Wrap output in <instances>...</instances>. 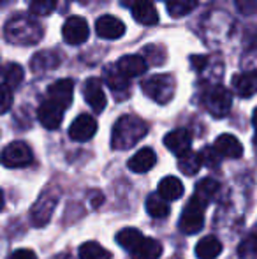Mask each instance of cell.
Returning a JSON list of instances; mask_svg holds the SVG:
<instances>
[{"mask_svg": "<svg viewBox=\"0 0 257 259\" xmlns=\"http://www.w3.org/2000/svg\"><path fill=\"white\" fill-rule=\"evenodd\" d=\"M11 106H13V89L4 83L0 85V115L9 111Z\"/></svg>", "mask_w": 257, "mask_h": 259, "instance_id": "34", "label": "cell"}, {"mask_svg": "<svg viewBox=\"0 0 257 259\" xmlns=\"http://www.w3.org/2000/svg\"><path fill=\"white\" fill-rule=\"evenodd\" d=\"M2 76H4V83H6L7 87H11V89H16V87L21 85V81H23V67L18 64H7L6 67H4L2 71Z\"/></svg>", "mask_w": 257, "mask_h": 259, "instance_id": "31", "label": "cell"}, {"mask_svg": "<svg viewBox=\"0 0 257 259\" xmlns=\"http://www.w3.org/2000/svg\"><path fill=\"white\" fill-rule=\"evenodd\" d=\"M155 162H157L155 152L150 147H144L129 159V169L134 173H148L155 166Z\"/></svg>", "mask_w": 257, "mask_h": 259, "instance_id": "18", "label": "cell"}, {"mask_svg": "<svg viewBox=\"0 0 257 259\" xmlns=\"http://www.w3.org/2000/svg\"><path fill=\"white\" fill-rule=\"evenodd\" d=\"M199 155H201V160H202V166H208V167H217L220 162V154L215 150V147H204L201 152H199Z\"/></svg>", "mask_w": 257, "mask_h": 259, "instance_id": "33", "label": "cell"}, {"mask_svg": "<svg viewBox=\"0 0 257 259\" xmlns=\"http://www.w3.org/2000/svg\"><path fill=\"white\" fill-rule=\"evenodd\" d=\"M146 211L153 219H164L169 215L171 208H169V201H166L161 194H150L146 198Z\"/></svg>", "mask_w": 257, "mask_h": 259, "instance_id": "26", "label": "cell"}, {"mask_svg": "<svg viewBox=\"0 0 257 259\" xmlns=\"http://www.w3.org/2000/svg\"><path fill=\"white\" fill-rule=\"evenodd\" d=\"M148 133V125L136 115H124L117 120L111 133V147L115 150H129L136 147Z\"/></svg>", "mask_w": 257, "mask_h": 259, "instance_id": "2", "label": "cell"}, {"mask_svg": "<svg viewBox=\"0 0 257 259\" xmlns=\"http://www.w3.org/2000/svg\"><path fill=\"white\" fill-rule=\"evenodd\" d=\"M219 182L215 180V178H202L201 182H199L197 185H195V194L194 198L197 199V201H201L202 205H208L210 201H212L213 198L217 196V192H219Z\"/></svg>", "mask_w": 257, "mask_h": 259, "instance_id": "24", "label": "cell"}, {"mask_svg": "<svg viewBox=\"0 0 257 259\" xmlns=\"http://www.w3.org/2000/svg\"><path fill=\"white\" fill-rule=\"evenodd\" d=\"M130 13H132L134 20H136L137 23L146 25V27L157 25V21H159L157 9H155L151 0H134L132 6H130Z\"/></svg>", "mask_w": 257, "mask_h": 259, "instance_id": "14", "label": "cell"}, {"mask_svg": "<svg viewBox=\"0 0 257 259\" xmlns=\"http://www.w3.org/2000/svg\"><path fill=\"white\" fill-rule=\"evenodd\" d=\"M204 205L197 201L195 198L187 203L185 210H183L182 217H180V229L185 235H195L202 229L204 226Z\"/></svg>", "mask_w": 257, "mask_h": 259, "instance_id": "5", "label": "cell"}, {"mask_svg": "<svg viewBox=\"0 0 257 259\" xmlns=\"http://www.w3.org/2000/svg\"><path fill=\"white\" fill-rule=\"evenodd\" d=\"M72 94H74V81L72 79H59V81L52 83L48 87L46 97L52 101H55L57 104H60L62 108L67 109L72 103Z\"/></svg>", "mask_w": 257, "mask_h": 259, "instance_id": "13", "label": "cell"}, {"mask_svg": "<svg viewBox=\"0 0 257 259\" xmlns=\"http://www.w3.org/2000/svg\"><path fill=\"white\" fill-rule=\"evenodd\" d=\"M95 32L99 37L108 39V41H115V39H120L125 34V25L117 16L104 14V16H100L95 21Z\"/></svg>", "mask_w": 257, "mask_h": 259, "instance_id": "12", "label": "cell"}, {"mask_svg": "<svg viewBox=\"0 0 257 259\" xmlns=\"http://www.w3.org/2000/svg\"><path fill=\"white\" fill-rule=\"evenodd\" d=\"M143 92L159 104H168L175 97L176 81L171 74H153L143 81Z\"/></svg>", "mask_w": 257, "mask_h": 259, "instance_id": "3", "label": "cell"}, {"mask_svg": "<svg viewBox=\"0 0 257 259\" xmlns=\"http://www.w3.org/2000/svg\"><path fill=\"white\" fill-rule=\"evenodd\" d=\"M62 62L59 52H53V50H44V52H39L32 57L30 60V69L34 72H48L57 69Z\"/></svg>", "mask_w": 257, "mask_h": 259, "instance_id": "17", "label": "cell"}, {"mask_svg": "<svg viewBox=\"0 0 257 259\" xmlns=\"http://www.w3.org/2000/svg\"><path fill=\"white\" fill-rule=\"evenodd\" d=\"M222 252V243L217 236H204L195 245V256L199 259H215Z\"/></svg>", "mask_w": 257, "mask_h": 259, "instance_id": "23", "label": "cell"}, {"mask_svg": "<svg viewBox=\"0 0 257 259\" xmlns=\"http://www.w3.org/2000/svg\"><path fill=\"white\" fill-rule=\"evenodd\" d=\"M83 96L90 108L95 113H102L106 108V94L102 90V83L97 78H88L83 85Z\"/></svg>", "mask_w": 257, "mask_h": 259, "instance_id": "11", "label": "cell"}, {"mask_svg": "<svg viewBox=\"0 0 257 259\" xmlns=\"http://www.w3.org/2000/svg\"><path fill=\"white\" fill-rule=\"evenodd\" d=\"M201 166H202L201 155L195 154L192 150L185 152V154L180 155V159H178V169L182 171L183 175H187V177L197 175V171L201 169Z\"/></svg>", "mask_w": 257, "mask_h": 259, "instance_id": "27", "label": "cell"}, {"mask_svg": "<svg viewBox=\"0 0 257 259\" xmlns=\"http://www.w3.org/2000/svg\"><path fill=\"white\" fill-rule=\"evenodd\" d=\"M11 2H14V0H0V6L6 7V6H9Z\"/></svg>", "mask_w": 257, "mask_h": 259, "instance_id": "40", "label": "cell"}, {"mask_svg": "<svg viewBox=\"0 0 257 259\" xmlns=\"http://www.w3.org/2000/svg\"><path fill=\"white\" fill-rule=\"evenodd\" d=\"M190 62H192V65L197 69V71H201V69L206 65V57H192L190 58Z\"/></svg>", "mask_w": 257, "mask_h": 259, "instance_id": "37", "label": "cell"}, {"mask_svg": "<svg viewBox=\"0 0 257 259\" xmlns=\"http://www.w3.org/2000/svg\"><path fill=\"white\" fill-rule=\"evenodd\" d=\"M164 145L173 152L175 155H183L185 152L190 150V145H192V136L187 129H175L171 133L166 134Z\"/></svg>", "mask_w": 257, "mask_h": 259, "instance_id": "15", "label": "cell"}, {"mask_svg": "<svg viewBox=\"0 0 257 259\" xmlns=\"http://www.w3.org/2000/svg\"><path fill=\"white\" fill-rule=\"evenodd\" d=\"M197 7V0H166V9L173 18H183Z\"/></svg>", "mask_w": 257, "mask_h": 259, "instance_id": "29", "label": "cell"}, {"mask_svg": "<svg viewBox=\"0 0 257 259\" xmlns=\"http://www.w3.org/2000/svg\"><path fill=\"white\" fill-rule=\"evenodd\" d=\"M97 133V120L92 115H83L76 116L74 122L69 127V138L74 141H88L95 136Z\"/></svg>", "mask_w": 257, "mask_h": 259, "instance_id": "10", "label": "cell"}, {"mask_svg": "<svg viewBox=\"0 0 257 259\" xmlns=\"http://www.w3.org/2000/svg\"><path fill=\"white\" fill-rule=\"evenodd\" d=\"M233 89L240 97H252L257 94V71L236 74L233 78Z\"/></svg>", "mask_w": 257, "mask_h": 259, "instance_id": "20", "label": "cell"}, {"mask_svg": "<svg viewBox=\"0 0 257 259\" xmlns=\"http://www.w3.org/2000/svg\"><path fill=\"white\" fill-rule=\"evenodd\" d=\"M9 259H37V254L30 249H18L11 254Z\"/></svg>", "mask_w": 257, "mask_h": 259, "instance_id": "36", "label": "cell"}, {"mask_svg": "<svg viewBox=\"0 0 257 259\" xmlns=\"http://www.w3.org/2000/svg\"><path fill=\"white\" fill-rule=\"evenodd\" d=\"M57 0H30V14L34 16H48L55 11Z\"/></svg>", "mask_w": 257, "mask_h": 259, "instance_id": "32", "label": "cell"}, {"mask_svg": "<svg viewBox=\"0 0 257 259\" xmlns=\"http://www.w3.org/2000/svg\"><path fill=\"white\" fill-rule=\"evenodd\" d=\"M254 147H255V150H257V131H255V138H254Z\"/></svg>", "mask_w": 257, "mask_h": 259, "instance_id": "41", "label": "cell"}, {"mask_svg": "<svg viewBox=\"0 0 257 259\" xmlns=\"http://www.w3.org/2000/svg\"><path fill=\"white\" fill-rule=\"evenodd\" d=\"M213 147L220 154V157H226V159H240L243 155V145L233 134L219 136L215 140V143H213Z\"/></svg>", "mask_w": 257, "mask_h": 259, "instance_id": "16", "label": "cell"}, {"mask_svg": "<svg viewBox=\"0 0 257 259\" xmlns=\"http://www.w3.org/2000/svg\"><path fill=\"white\" fill-rule=\"evenodd\" d=\"M157 191L166 201H176V199H180L183 196L185 189H183V184L176 177H166L159 182Z\"/></svg>", "mask_w": 257, "mask_h": 259, "instance_id": "22", "label": "cell"}, {"mask_svg": "<svg viewBox=\"0 0 257 259\" xmlns=\"http://www.w3.org/2000/svg\"><path fill=\"white\" fill-rule=\"evenodd\" d=\"M143 238H144V236H143V233H141L139 229L125 228V229H122V231H118L117 243L122 247V249H125V250H129V252H130V250H132Z\"/></svg>", "mask_w": 257, "mask_h": 259, "instance_id": "28", "label": "cell"}, {"mask_svg": "<svg viewBox=\"0 0 257 259\" xmlns=\"http://www.w3.org/2000/svg\"><path fill=\"white\" fill-rule=\"evenodd\" d=\"M32 160H34V154L25 141H13L0 154V162L6 167H25Z\"/></svg>", "mask_w": 257, "mask_h": 259, "instance_id": "6", "label": "cell"}, {"mask_svg": "<svg viewBox=\"0 0 257 259\" xmlns=\"http://www.w3.org/2000/svg\"><path fill=\"white\" fill-rule=\"evenodd\" d=\"M44 35L41 23L30 14H16L4 27V37L11 45L18 46H34Z\"/></svg>", "mask_w": 257, "mask_h": 259, "instance_id": "1", "label": "cell"}, {"mask_svg": "<svg viewBox=\"0 0 257 259\" xmlns=\"http://www.w3.org/2000/svg\"><path fill=\"white\" fill-rule=\"evenodd\" d=\"M104 81L106 85L110 87L113 92H120V90H125L129 89V78L115 65H108L104 69Z\"/></svg>", "mask_w": 257, "mask_h": 259, "instance_id": "25", "label": "cell"}, {"mask_svg": "<svg viewBox=\"0 0 257 259\" xmlns=\"http://www.w3.org/2000/svg\"><path fill=\"white\" fill-rule=\"evenodd\" d=\"M79 259H111V252L97 242H85L79 247Z\"/></svg>", "mask_w": 257, "mask_h": 259, "instance_id": "30", "label": "cell"}, {"mask_svg": "<svg viewBox=\"0 0 257 259\" xmlns=\"http://www.w3.org/2000/svg\"><path fill=\"white\" fill-rule=\"evenodd\" d=\"M236 9L245 16H252L257 13V0H234Z\"/></svg>", "mask_w": 257, "mask_h": 259, "instance_id": "35", "label": "cell"}, {"mask_svg": "<svg viewBox=\"0 0 257 259\" xmlns=\"http://www.w3.org/2000/svg\"><path fill=\"white\" fill-rule=\"evenodd\" d=\"M161 256L162 243L153 238H143L130 250V259H159Z\"/></svg>", "mask_w": 257, "mask_h": 259, "instance_id": "21", "label": "cell"}, {"mask_svg": "<svg viewBox=\"0 0 257 259\" xmlns=\"http://www.w3.org/2000/svg\"><path fill=\"white\" fill-rule=\"evenodd\" d=\"M4 203H6V199H4V192H2V189H0V210L4 208Z\"/></svg>", "mask_w": 257, "mask_h": 259, "instance_id": "39", "label": "cell"}, {"mask_svg": "<svg viewBox=\"0 0 257 259\" xmlns=\"http://www.w3.org/2000/svg\"><path fill=\"white\" fill-rule=\"evenodd\" d=\"M252 123H254L255 131H257V108L254 109V115H252Z\"/></svg>", "mask_w": 257, "mask_h": 259, "instance_id": "38", "label": "cell"}, {"mask_svg": "<svg viewBox=\"0 0 257 259\" xmlns=\"http://www.w3.org/2000/svg\"><path fill=\"white\" fill-rule=\"evenodd\" d=\"M88 23L83 20L81 16H71L65 20L64 27H62V37L67 45L71 46H78L88 39Z\"/></svg>", "mask_w": 257, "mask_h": 259, "instance_id": "8", "label": "cell"}, {"mask_svg": "<svg viewBox=\"0 0 257 259\" xmlns=\"http://www.w3.org/2000/svg\"><path fill=\"white\" fill-rule=\"evenodd\" d=\"M59 203V196L53 192H44L41 198L35 201V205L30 210V222L34 228H42L53 217V211Z\"/></svg>", "mask_w": 257, "mask_h": 259, "instance_id": "7", "label": "cell"}, {"mask_svg": "<svg viewBox=\"0 0 257 259\" xmlns=\"http://www.w3.org/2000/svg\"><path fill=\"white\" fill-rule=\"evenodd\" d=\"M202 104L210 111V115H213L215 118H224L229 115L231 108H233V96L226 87L215 85L204 92Z\"/></svg>", "mask_w": 257, "mask_h": 259, "instance_id": "4", "label": "cell"}, {"mask_svg": "<svg viewBox=\"0 0 257 259\" xmlns=\"http://www.w3.org/2000/svg\"><path fill=\"white\" fill-rule=\"evenodd\" d=\"M64 111H65V108H62V106L57 104L55 101H52V99L46 97L37 109V118L44 129L55 131V129H59L60 123H62Z\"/></svg>", "mask_w": 257, "mask_h": 259, "instance_id": "9", "label": "cell"}, {"mask_svg": "<svg viewBox=\"0 0 257 259\" xmlns=\"http://www.w3.org/2000/svg\"><path fill=\"white\" fill-rule=\"evenodd\" d=\"M117 67L130 79L144 74L148 69V62L143 57H139V55H125V57H122L117 62Z\"/></svg>", "mask_w": 257, "mask_h": 259, "instance_id": "19", "label": "cell"}]
</instances>
